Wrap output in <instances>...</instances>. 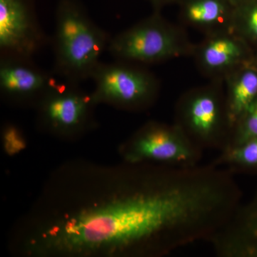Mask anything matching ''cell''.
<instances>
[{
    "instance_id": "6da1fadb",
    "label": "cell",
    "mask_w": 257,
    "mask_h": 257,
    "mask_svg": "<svg viewBox=\"0 0 257 257\" xmlns=\"http://www.w3.org/2000/svg\"><path fill=\"white\" fill-rule=\"evenodd\" d=\"M127 179L112 202L57 226L52 243L71 252L112 248L165 255L207 241L214 232L216 197L200 169L160 165Z\"/></svg>"
},
{
    "instance_id": "7a4b0ae2",
    "label": "cell",
    "mask_w": 257,
    "mask_h": 257,
    "mask_svg": "<svg viewBox=\"0 0 257 257\" xmlns=\"http://www.w3.org/2000/svg\"><path fill=\"white\" fill-rule=\"evenodd\" d=\"M111 37L92 20L77 0H60L55 11L54 72L79 83L91 79Z\"/></svg>"
},
{
    "instance_id": "3957f363",
    "label": "cell",
    "mask_w": 257,
    "mask_h": 257,
    "mask_svg": "<svg viewBox=\"0 0 257 257\" xmlns=\"http://www.w3.org/2000/svg\"><path fill=\"white\" fill-rule=\"evenodd\" d=\"M194 46L183 28L154 11L111 37L107 51L115 60L147 65L192 57Z\"/></svg>"
},
{
    "instance_id": "277c9868",
    "label": "cell",
    "mask_w": 257,
    "mask_h": 257,
    "mask_svg": "<svg viewBox=\"0 0 257 257\" xmlns=\"http://www.w3.org/2000/svg\"><path fill=\"white\" fill-rule=\"evenodd\" d=\"M203 150L221 152L229 147L232 135L222 79L189 89L179 98L175 122Z\"/></svg>"
},
{
    "instance_id": "5b68a950",
    "label": "cell",
    "mask_w": 257,
    "mask_h": 257,
    "mask_svg": "<svg viewBox=\"0 0 257 257\" xmlns=\"http://www.w3.org/2000/svg\"><path fill=\"white\" fill-rule=\"evenodd\" d=\"M96 102L104 101L128 109L151 104L158 96L160 83L145 65L115 60L100 62L92 77Z\"/></svg>"
},
{
    "instance_id": "8992f818",
    "label": "cell",
    "mask_w": 257,
    "mask_h": 257,
    "mask_svg": "<svg viewBox=\"0 0 257 257\" xmlns=\"http://www.w3.org/2000/svg\"><path fill=\"white\" fill-rule=\"evenodd\" d=\"M203 152L175 123L150 122L128 144L126 157L132 164L154 162L161 165L190 167L199 165Z\"/></svg>"
},
{
    "instance_id": "52a82bcc",
    "label": "cell",
    "mask_w": 257,
    "mask_h": 257,
    "mask_svg": "<svg viewBox=\"0 0 257 257\" xmlns=\"http://www.w3.org/2000/svg\"><path fill=\"white\" fill-rule=\"evenodd\" d=\"M47 42L33 0H0V57L32 59Z\"/></svg>"
},
{
    "instance_id": "ba28073f",
    "label": "cell",
    "mask_w": 257,
    "mask_h": 257,
    "mask_svg": "<svg viewBox=\"0 0 257 257\" xmlns=\"http://www.w3.org/2000/svg\"><path fill=\"white\" fill-rule=\"evenodd\" d=\"M192 57L199 72L211 80H224L236 69L253 63L249 45L233 31L206 35L195 44Z\"/></svg>"
},
{
    "instance_id": "9c48e42d",
    "label": "cell",
    "mask_w": 257,
    "mask_h": 257,
    "mask_svg": "<svg viewBox=\"0 0 257 257\" xmlns=\"http://www.w3.org/2000/svg\"><path fill=\"white\" fill-rule=\"evenodd\" d=\"M78 84L57 79L42 96V114L52 127L70 130L85 123L91 104L96 101L92 94L83 92Z\"/></svg>"
},
{
    "instance_id": "30bf717a",
    "label": "cell",
    "mask_w": 257,
    "mask_h": 257,
    "mask_svg": "<svg viewBox=\"0 0 257 257\" xmlns=\"http://www.w3.org/2000/svg\"><path fill=\"white\" fill-rule=\"evenodd\" d=\"M209 242L219 257H257V189Z\"/></svg>"
},
{
    "instance_id": "8fae6325",
    "label": "cell",
    "mask_w": 257,
    "mask_h": 257,
    "mask_svg": "<svg viewBox=\"0 0 257 257\" xmlns=\"http://www.w3.org/2000/svg\"><path fill=\"white\" fill-rule=\"evenodd\" d=\"M57 81L34 63L32 59L0 57V89L14 99L43 96Z\"/></svg>"
},
{
    "instance_id": "7c38bea8",
    "label": "cell",
    "mask_w": 257,
    "mask_h": 257,
    "mask_svg": "<svg viewBox=\"0 0 257 257\" xmlns=\"http://www.w3.org/2000/svg\"><path fill=\"white\" fill-rule=\"evenodd\" d=\"M179 3L182 25L204 36L232 31L235 8L228 0H181Z\"/></svg>"
},
{
    "instance_id": "4fadbf2b",
    "label": "cell",
    "mask_w": 257,
    "mask_h": 257,
    "mask_svg": "<svg viewBox=\"0 0 257 257\" xmlns=\"http://www.w3.org/2000/svg\"><path fill=\"white\" fill-rule=\"evenodd\" d=\"M253 64H245L224 79L226 109L232 128L257 97V67Z\"/></svg>"
},
{
    "instance_id": "5bb4252c",
    "label": "cell",
    "mask_w": 257,
    "mask_h": 257,
    "mask_svg": "<svg viewBox=\"0 0 257 257\" xmlns=\"http://www.w3.org/2000/svg\"><path fill=\"white\" fill-rule=\"evenodd\" d=\"M219 152L212 161L214 165L226 169L233 175L257 172V139L226 147Z\"/></svg>"
},
{
    "instance_id": "9a60e30c",
    "label": "cell",
    "mask_w": 257,
    "mask_h": 257,
    "mask_svg": "<svg viewBox=\"0 0 257 257\" xmlns=\"http://www.w3.org/2000/svg\"><path fill=\"white\" fill-rule=\"evenodd\" d=\"M232 31L248 45L257 43V0H248L235 8Z\"/></svg>"
},
{
    "instance_id": "2e32d148",
    "label": "cell",
    "mask_w": 257,
    "mask_h": 257,
    "mask_svg": "<svg viewBox=\"0 0 257 257\" xmlns=\"http://www.w3.org/2000/svg\"><path fill=\"white\" fill-rule=\"evenodd\" d=\"M253 139H257V97L234 125L229 146Z\"/></svg>"
},
{
    "instance_id": "e0dca14e",
    "label": "cell",
    "mask_w": 257,
    "mask_h": 257,
    "mask_svg": "<svg viewBox=\"0 0 257 257\" xmlns=\"http://www.w3.org/2000/svg\"><path fill=\"white\" fill-rule=\"evenodd\" d=\"M151 3L154 8V11H160V10L165 5L171 4V3H177L181 0H149Z\"/></svg>"
},
{
    "instance_id": "ac0fdd59",
    "label": "cell",
    "mask_w": 257,
    "mask_h": 257,
    "mask_svg": "<svg viewBox=\"0 0 257 257\" xmlns=\"http://www.w3.org/2000/svg\"><path fill=\"white\" fill-rule=\"evenodd\" d=\"M248 0H228V2L234 7V8H237V7L240 6V5L244 4L246 2H248Z\"/></svg>"
}]
</instances>
